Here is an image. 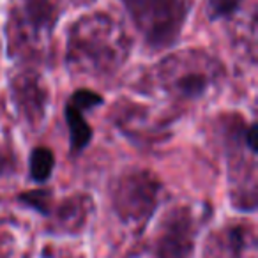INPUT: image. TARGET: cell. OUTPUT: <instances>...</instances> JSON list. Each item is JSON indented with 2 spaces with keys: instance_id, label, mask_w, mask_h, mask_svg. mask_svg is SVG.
Returning <instances> with one entry per match:
<instances>
[{
  "instance_id": "cell-15",
  "label": "cell",
  "mask_w": 258,
  "mask_h": 258,
  "mask_svg": "<svg viewBox=\"0 0 258 258\" xmlns=\"http://www.w3.org/2000/svg\"><path fill=\"white\" fill-rule=\"evenodd\" d=\"M244 0H207V16L211 22L230 20L240 11Z\"/></svg>"
},
{
  "instance_id": "cell-8",
  "label": "cell",
  "mask_w": 258,
  "mask_h": 258,
  "mask_svg": "<svg viewBox=\"0 0 258 258\" xmlns=\"http://www.w3.org/2000/svg\"><path fill=\"white\" fill-rule=\"evenodd\" d=\"M11 99L18 115L32 127L43 124L48 110L50 90L43 76L32 66H22L9 82Z\"/></svg>"
},
{
  "instance_id": "cell-2",
  "label": "cell",
  "mask_w": 258,
  "mask_h": 258,
  "mask_svg": "<svg viewBox=\"0 0 258 258\" xmlns=\"http://www.w3.org/2000/svg\"><path fill=\"white\" fill-rule=\"evenodd\" d=\"M66 0H11L4 34L9 58L23 66L44 58Z\"/></svg>"
},
{
  "instance_id": "cell-12",
  "label": "cell",
  "mask_w": 258,
  "mask_h": 258,
  "mask_svg": "<svg viewBox=\"0 0 258 258\" xmlns=\"http://www.w3.org/2000/svg\"><path fill=\"white\" fill-rule=\"evenodd\" d=\"M161 117H154L145 108L125 106L120 113L115 117V124L129 135L131 138H145V140L161 142L163 135H168V125L165 120H159Z\"/></svg>"
},
{
  "instance_id": "cell-3",
  "label": "cell",
  "mask_w": 258,
  "mask_h": 258,
  "mask_svg": "<svg viewBox=\"0 0 258 258\" xmlns=\"http://www.w3.org/2000/svg\"><path fill=\"white\" fill-rule=\"evenodd\" d=\"M225 76V68L212 53L200 48L166 55L149 75L151 87L175 101H197L204 97Z\"/></svg>"
},
{
  "instance_id": "cell-9",
  "label": "cell",
  "mask_w": 258,
  "mask_h": 258,
  "mask_svg": "<svg viewBox=\"0 0 258 258\" xmlns=\"http://www.w3.org/2000/svg\"><path fill=\"white\" fill-rule=\"evenodd\" d=\"M101 104L103 97L89 89H78L69 96L64 115L69 129V149L73 156L82 154L89 147L92 140V125L87 122L85 115Z\"/></svg>"
},
{
  "instance_id": "cell-14",
  "label": "cell",
  "mask_w": 258,
  "mask_h": 258,
  "mask_svg": "<svg viewBox=\"0 0 258 258\" xmlns=\"http://www.w3.org/2000/svg\"><path fill=\"white\" fill-rule=\"evenodd\" d=\"M18 200L22 202L23 205H27L29 209L39 212L41 216H46L48 209H50L51 202H53V193H51V189H48V187H39V189L22 193L18 197Z\"/></svg>"
},
{
  "instance_id": "cell-18",
  "label": "cell",
  "mask_w": 258,
  "mask_h": 258,
  "mask_svg": "<svg viewBox=\"0 0 258 258\" xmlns=\"http://www.w3.org/2000/svg\"><path fill=\"white\" fill-rule=\"evenodd\" d=\"M0 55H2V41H0Z\"/></svg>"
},
{
  "instance_id": "cell-6",
  "label": "cell",
  "mask_w": 258,
  "mask_h": 258,
  "mask_svg": "<svg viewBox=\"0 0 258 258\" xmlns=\"http://www.w3.org/2000/svg\"><path fill=\"white\" fill-rule=\"evenodd\" d=\"M161 191V179L152 170H125L111 182L110 204L124 225L140 230L158 211Z\"/></svg>"
},
{
  "instance_id": "cell-10",
  "label": "cell",
  "mask_w": 258,
  "mask_h": 258,
  "mask_svg": "<svg viewBox=\"0 0 258 258\" xmlns=\"http://www.w3.org/2000/svg\"><path fill=\"white\" fill-rule=\"evenodd\" d=\"M92 198L85 193H76L62 198L60 202H51L46 216L48 230L58 235H75L87 226L92 214Z\"/></svg>"
},
{
  "instance_id": "cell-4",
  "label": "cell",
  "mask_w": 258,
  "mask_h": 258,
  "mask_svg": "<svg viewBox=\"0 0 258 258\" xmlns=\"http://www.w3.org/2000/svg\"><path fill=\"white\" fill-rule=\"evenodd\" d=\"M219 122V133L228 163L230 200L239 211L253 212L256 209V125L247 124L239 113L223 115Z\"/></svg>"
},
{
  "instance_id": "cell-11",
  "label": "cell",
  "mask_w": 258,
  "mask_h": 258,
  "mask_svg": "<svg viewBox=\"0 0 258 258\" xmlns=\"http://www.w3.org/2000/svg\"><path fill=\"white\" fill-rule=\"evenodd\" d=\"M251 235L253 233L246 223H233L214 230L205 242V258H242Z\"/></svg>"
},
{
  "instance_id": "cell-16",
  "label": "cell",
  "mask_w": 258,
  "mask_h": 258,
  "mask_svg": "<svg viewBox=\"0 0 258 258\" xmlns=\"http://www.w3.org/2000/svg\"><path fill=\"white\" fill-rule=\"evenodd\" d=\"M18 170V156L8 144L0 142V179L16 173Z\"/></svg>"
},
{
  "instance_id": "cell-7",
  "label": "cell",
  "mask_w": 258,
  "mask_h": 258,
  "mask_svg": "<svg viewBox=\"0 0 258 258\" xmlns=\"http://www.w3.org/2000/svg\"><path fill=\"white\" fill-rule=\"evenodd\" d=\"M198 219L189 205H175L163 214L152 240L154 258H193Z\"/></svg>"
},
{
  "instance_id": "cell-5",
  "label": "cell",
  "mask_w": 258,
  "mask_h": 258,
  "mask_svg": "<svg viewBox=\"0 0 258 258\" xmlns=\"http://www.w3.org/2000/svg\"><path fill=\"white\" fill-rule=\"evenodd\" d=\"M147 48L168 50L179 43L195 0H118Z\"/></svg>"
},
{
  "instance_id": "cell-1",
  "label": "cell",
  "mask_w": 258,
  "mask_h": 258,
  "mask_svg": "<svg viewBox=\"0 0 258 258\" xmlns=\"http://www.w3.org/2000/svg\"><path fill=\"white\" fill-rule=\"evenodd\" d=\"M133 39L113 15L92 11L78 16L66 37V64L76 75L111 76L127 62Z\"/></svg>"
},
{
  "instance_id": "cell-17",
  "label": "cell",
  "mask_w": 258,
  "mask_h": 258,
  "mask_svg": "<svg viewBox=\"0 0 258 258\" xmlns=\"http://www.w3.org/2000/svg\"><path fill=\"white\" fill-rule=\"evenodd\" d=\"M15 249V239L6 230H0V258H11Z\"/></svg>"
},
{
  "instance_id": "cell-13",
  "label": "cell",
  "mask_w": 258,
  "mask_h": 258,
  "mask_svg": "<svg viewBox=\"0 0 258 258\" xmlns=\"http://www.w3.org/2000/svg\"><path fill=\"white\" fill-rule=\"evenodd\" d=\"M55 168V156L48 147H36L29 158V177L37 184H44Z\"/></svg>"
}]
</instances>
